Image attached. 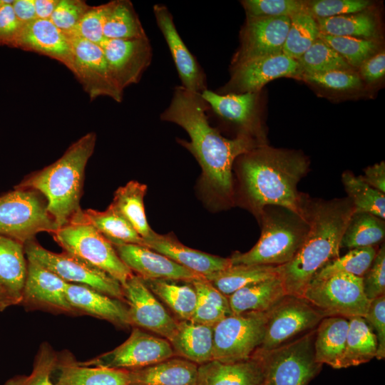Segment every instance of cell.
<instances>
[{
	"label": "cell",
	"instance_id": "cell-50",
	"mask_svg": "<svg viewBox=\"0 0 385 385\" xmlns=\"http://www.w3.org/2000/svg\"><path fill=\"white\" fill-rule=\"evenodd\" d=\"M369 4L366 0H316L305 3L307 11L314 19L361 12Z\"/></svg>",
	"mask_w": 385,
	"mask_h": 385
},
{
	"label": "cell",
	"instance_id": "cell-59",
	"mask_svg": "<svg viewBox=\"0 0 385 385\" xmlns=\"http://www.w3.org/2000/svg\"><path fill=\"white\" fill-rule=\"evenodd\" d=\"M12 7L16 16L23 24L37 19L34 0H14Z\"/></svg>",
	"mask_w": 385,
	"mask_h": 385
},
{
	"label": "cell",
	"instance_id": "cell-6",
	"mask_svg": "<svg viewBox=\"0 0 385 385\" xmlns=\"http://www.w3.org/2000/svg\"><path fill=\"white\" fill-rule=\"evenodd\" d=\"M58 230L46 198L38 191L15 188L0 197V235L24 245L39 232L54 234Z\"/></svg>",
	"mask_w": 385,
	"mask_h": 385
},
{
	"label": "cell",
	"instance_id": "cell-23",
	"mask_svg": "<svg viewBox=\"0 0 385 385\" xmlns=\"http://www.w3.org/2000/svg\"><path fill=\"white\" fill-rule=\"evenodd\" d=\"M11 47L46 55L73 71L70 39L50 19H36L24 24Z\"/></svg>",
	"mask_w": 385,
	"mask_h": 385
},
{
	"label": "cell",
	"instance_id": "cell-60",
	"mask_svg": "<svg viewBox=\"0 0 385 385\" xmlns=\"http://www.w3.org/2000/svg\"><path fill=\"white\" fill-rule=\"evenodd\" d=\"M59 0H34L37 19H50Z\"/></svg>",
	"mask_w": 385,
	"mask_h": 385
},
{
	"label": "cell",
	"instance_id": "cell-28",
	"mask_svg": "<svg viewBox=\"0 0 385 385\" xmlns=\"http://www.w3.org/2000/svg\"><path fill=\"white\" fill-rule=\"evenodd\" d=\"M198 366L175 356L143 368L128 370L130 385H197Z\"/></svg>",
	"mask_w": 385,
	"mask_h": 385
},
{
	"label": "cell",
	"instance_id": "cell-2",
	"mask_svg": "<svg viewBox=\"0 0 385 385\" xmlns=\"http://www.w3.org/2000/svg\"><path fill=\"white\" fill-rule=\"evenodd\" d=\"M237 160L242 196L257 216L265 207L273 205L306 217L304 197L297 191L299 181L308 170L304 157L262 145Z\"/></svg>",
	"mask_w": 385,
	"mask_h": 385
},
{
	"label": "cell",
	"instance_id": "cell-3",
	"mask_svg": "<svg viewBox=\"0 0 385 385\" xmlns=\"http://www.w3.org/2000/svg\"><path fill=\"white\" fill-rule=\"evenodd\" d=\"M304 206L309 226L307 235L294 257L276 266L286 294L300 297L317 272L339 257L340 242L354 212L348 197L316 201L304 197Z\"/></svg>",
	"mask_w": 385,
	"mask_h": 385
},
{
	"label": "cell",
	"instance_id": "cell-34",
	"mask_svg": "<svg viewBox=\"0 0 385 385\" xmlns=\"http://www.w3.org/2000/svg\"><path fill=\"white\" fill-rule=\"evenodd\" d=\"M146 191V185L131 180L117 189L111 203L143 240L155 234L145 216L143 199Z\"/></svg>",
	"mask_w": 385,
	"mask_h": 385
},
{
	"label": "cell",
	"instance_id": "cell-36",
	"mask_svg": "<svg viewBox=\"0 0 385 385\" xmlns=\"http://www.w3.org/2000/svg\"><path fill=\"white\" fill-rule=\"evenodd\" d=\"M150 290L176 316L177 320H190L197 304V293L191 284L174 280H143Z\"/></svg>",
	"mask_w": 385,
	"mask_h": 385
},
{
	"label": "cell",
	"instance_id": "cell-41",
	"mask_svg": "<svg viewBox=\"0 0 385 385\" xmlns=\"http://www.w3.org/2000/svg\"><path fill=\"white\" fill-rule=\"evenodd\" d=\"M319 33L316 19L306 9L292 15L282 53L298 60L319 38Z\"/></svg>",
	"mask_w": 385,
	"mask_h": 385
},
{
	"label": "cell",
	"instance_id": "cell-26",
	"mask_svg": "<svg viewBox=\"0 0 385 385\" xmlns=\"http://www.w3.org/2000/svg\"><path fill=\"white\" fill-rule=\"evenodd\" d=\"M66 293L70 305L77 314H88L104 319L122 329L130 327L125 302L90 287L73 283L68 282Z\"/></svg>",
	"mask_w": 385,
	"mask_h": 385
},
{
	"label": "cell",
	"instance_id": "cell-42",
	"mask_svg": "<svg viewBox=\"0 0 385 385\" xmlns=\"http://www.w3.org/2000/svg\"><path fill=\"white\" fill-rule=\"evenodd\" d=\"M342 183L355 212H364L385 218V195L349 171L342 175Z\"/></svg>",
	"mask_w": 385,
	"mask_h": 385
},
{
	"label": "cell",
	"instance_id": "cell-19",
	"mask_svg": "<svg viewBox=\"0 0 385 385\" xmlns=\"http://www.w3.org/2000/svg\"><path fill=\"white\" fill-rule=\"evenodd\" d=\"M67 284L38 263L27 260V274L21 304L31 310L77 314L66 297Z\"/></svg>",
	"mask_w": 385,
	"mask_h": 385
},
{
	"label": "cell",
	"instance_id": "cell-57",
	"mask_svg": "<svg viewBox=\"0 0 385 385\" xmlns=\"http://www.w3.org/2000/svg\"><path fill=\"white\" fill-rule=\"evenodd\" d=\"M360 67L362 77L369 83L376 81L385 73V53L382 51L364 61Z\"/></svg>",
	"mask_w": 385,
	"mask_h": 385
},
{
	"label": "cell",
	"instance_id": "cell-7",
	"mask_svg": "<svg viewBox=\"0 0 385 385\" xmlns=\"http://www.w3.org/2000/svg\"><path fill=\"white\" fill-rule=\"evenodd\" d=\"M315 329L275 349L257 352L262 358L270 385H307L322 364L314 354Z\"/></svg>",
	"mask_w": 385,
	"mask_h": 385
},
{
	"label": "cell",
	"instance_id": "cell-14",
	"mask_svg": "<svg viewBox=\"0 0 385 385\" xmlns=\"http://www.w3.org/2000/svg\"><path fill=\"white\" fill-rule=\"evenodd\" d=\"M130 326L149 331L168 341L178 320L173 317L144 281L133 274L123 285Z\"/></svg>",
	"mask_w": 385,
	"mask_h": 385
},
{
	"label": "cell",
	"instance_id": "cell-51",
	"mask_svg": "<svg viewBox=\"0 0 385 385\" xmlns=\"http://www.w3.org/2000/svg\"><path fill=\"white\" fill-rule=\"evenodd\" d=\"M91 8L81 0H59L50 20L67 36Z\"/></svg>",
	"mask_w": 385,
	"mask_h": 385
},
{
	"label": "cell",
	"instance_id": "cell-62",
	"mask_svg": "<svg viewBox=\"0 0 385 385\" xmlns=\"http://www.w3.org/2000/svg\"><path fill=\"white\" fill-rule=\"evenodd\" d=\"M262 385H270L267 380Z\"/></svg>",
	"mask_w": 385,
	"mask_h": 385
},
{
	"label": "cell",
	"instance_id": "cell-29",
	"mask_svg": "<svg viewBox=\"0 0 385 385\" xmlns=\"http://www.w3.org/2000/svg\"><path fill=\"white\" fill-rule=\"evenodd\" d=\"M175 356L197 365L213 359V327L191 320H178L169 340Z\"/></svg>",
	"mask_w": 385,
	"mask_h": 385
},
{
	"label": "cell",
	"instance_id": "cell-17",
	"mask_svg": "<svg viewBox=\"0 0 385 385\" xmlns=\"http://www.w3.org/2000/svg\"><path fill=\"white\" fill-rule=\"evenodd\" d=\"M289 26V16H247L232 67L253 58L282 53Z\"/></svg>",
	"mask_w": 385,
	"mask_h": 385
},
{
	"label": "cell",
	"instance_id": "cell-31",
	"mask_svg": "<svg viewBox=\"0 0 385 385\" xmlns=\"http://www.w3.org/2000/svg\"><path fill=\"white\" fill-rule=\"evenodd\" d=\"M24 245L0 235V286L14 302L19 304L27 274Z\"/></svg>",
	"mask_w": 385,
	"mask_h": 385
},
{
	"label": "cell",
	"instance_id": "cell-9",
	"mask_svg": "<svg viewBox=\"0 0 385 385\" xmlns=\"http://www.w3.org/2000/svg\"><path fill=\"white\" fill-rule=\"evenodd\" d=\"M302 298L324 317H364L370 301L364 294L361 277L339 273L312 278Z\"/></svg>",
	"mask_w": 385,
	"mask_h": 385
},
{
	"label": "cell",
	"instance_id": "cell-4",
	"mask_svg": "<svg viewBox=\"0 0 385 385\" xmlns=\"http://www.w3.org/2000/svg\"><path fill=\"white\" fill-rule=\"evenodd\" d=\"M96 140V133L86 134L56 162L29 175L15 187L40 192L46 198L48 210L58 229L82 211L80 199L85 168L94 151Z\"/></svg>",
	"mask_w": 385,
	"mask_h": 385
},
{
	"label": "cell",
	"instance_id": "cell-20",
	"mask_svg": "<svg viewBox=\"0 0 385 385\" xmlns=\"http://www.w3.org/2000/svg\"><path fill=\"white\" fill-rule=\"evenodd\" d=\"M113 246L124 264L143 280L168 279L191 282L205 277L147 247L135 244Z\"/></svg>",
	"mask_w": 385,
	"mask_h": 385
},
{
	"label": "cell",
	"instance_id": "cell-43",
	"mask_svg": "<svg viewBox=\"0 0 385 385\" xmlns=\"http://www.w3.org/2000/svg\"><path fill=\"white\" fill-rule=\"evenodd\" d=\"M376 252L377 250L374 246L351 249L342 257H338L325 265L313 278H325L339 273L362 277Z\"/></svg>",
	"mask_w": 385,
	"mask_h": 385
},
{
	"label": "cell",
	"instance_id": "cell-63",
	"mask_svg": "<svg viewBox=\"0 0 385 385\" xmlns=\"http://www.w3.org/2000/svg\"><path fill=\"white\" fill-rule=\"evenodd\" d=\"M2 4H3L2 1H1V0H0V8L1 7Z\"/></svg>",
	"mask_w": 385,
	"mask_h": 385
},
{
	"label": "cell",
	"instance_id": "cell-52",
	"mask_svg": "<svg viewBox=\"0 0 385 385\" xmlns=\"http://www.w3.org/2000/svg\"><path fill=\"white\" fill-rule=\"evenodd\" d=\"M363 290L371 301L385 294V247L377 250L370 267L361 277Z\"/></svg>",
	"mask_w": 385,
	"mask_h": 385
},
{
	"label": "cell",
	"instance_id": "cell-47",
	"mask_svg": "<svg viewBox=\"0 0 385 385\" xmlns=\"http://www.w3.org/2000/svg\"><path fill=\"white\" fill-rule=\"evenodd\" d=\"M247 16H289L306 9L305 3L297 0H244L241 1Z\"/></svg>",
	"mask_w": 385,
	"mask_h": 385
},
{
	"label": "cell",
	"instance_id": "cell-58",
	"mask_svg": "<svg viewBox=\"0 0 385 385\" xmlns=\"http://www.w3.org/2000/svg\"><path fill=\"white\" fill-rule=\"evenodd\" d=\"M361 179L371 188L385 192V163L384 161L369 166L364 170Z\"/></svg>",
	"mask_w": 385,
	"mask_h": 385
},
{
	"label": "cell",
	"instance_id": "cell-46",
	"mask_svg": "<svg viewBox=\"0 0 385 385\" xmlns=\"http://www.w3.org/2000/svg\"><path fill=\"white\" fill-rule=\"evenodd\" d=\"M57 354L47 343H43L36 354L31 373L16 376L4 385H53L52 374L56 366Z\"/></svg>",
	"mask_w": 385,
	"mask_h": 385
},
{
	"label": "cell",
	"instance_id": "cell-22",
	"mask_svg": "<svg viewBox=\"0 0 385 385\" xmlns=\"http://www.w3.org/2000/svg\"><path fill=\"white\" fill-rule=\"evenodd\" d=\"M201 96L210 111L238 127V135H250L263 141L257 116L258 92L222 95L207 89Z\"/></svg>",
	"mask_w": 385,
	"mask_h": 385
},
{
	"label": "cell",
	"instance_id": "cell-16",
	"mask_svg": "<svg viewBox=\"0 0 385 385\" xmlns=\"http://www.w3.org/2000/svg\"><path fill=\"white\" fill-rule=\"evenodd\" d=\"M301 74L297 60L283 53L259 57L232 67L230 81L216 93L225 95L259 92L272 80L299 77Z\"/></svg>",
	"mask_w": 385,
	"mask_h": 385
},
{
	"label": "cell",
	"instance_id": "cell-13",
	"mask_svg": "<svg viewBox=\"0 0 385 385\" xmlns=\"http://www.w3.org/2000/svg\"><path fill=\"white\" fill-rule=\"evenodd\" d=\"M170 342L138 327H133L129 337L114 349L83 361L89 366L134 370L175 356Z\"/></svg>",
	"mask_w": 385,
	"mask_h": 385
},
{
	"label": "cell",
	"instance_id": "cell-5",
	"mask_svg": "<svg viewBox=\"0 0 385 385\" xmlns=\"http://www.w3.org/2000/svg\"><path fill=\"white\" fill-rule=\"evenodd\" d=\"M262 232L255 245L246 252H235L231 265L280 266L289 262L302 246L309 230L306 217L279 206H267L259 215Z\"/></svg>",
	"mask_w": 385,
	"mask_h": 385
},
{
	"label": "cell",
	"instance_id": "cell-1",
	"mask_svg": "<svg viewBox=\"0 0 385 385\" xmlns=\"http://www.w3.org/2000/svg\"><path fill=\"white\" fill-rule=\"evenodd\" d=\"M209 111L201 93L178 86L169 106L160 114V119L178 125L188 133L190 141L179 139L178 142L200 164L203 191L209 200L227 203L233 197L234 162L240 155L265 144L247 135H237L232 139L223 137L210 124Z\"/></svg>",
	"mask_w": 385,
	"mask_h": 385
},
{
	"label": "cell",
	"instance_id": "cell-18",
	"mask_svg": "<svg viewBox=\"0 0 385 385\" xmlns=\"http://www.w3.org/2000/svg\"><path fill=\"white\" fill-rule=\"evenodd\" d=\"M101 47L113 80L123 91L140 81L153 59V48L148 36L107 39Z\"/></svg>",
	"mask_w": 385,
	"mask_h": 385
},
{
	"label": "cell",
	"instance_id": "cell-24",
	"mask_svg": "<svg viewBox=\"0 0 385 385\" xmlns=\"http://www.w3.org/2000/svg\"><path fill=\"white\" fill-rule=\"evenodd\" d=\"M265 381L264 363L257 352L244 360L213 359L198 366L197 385H262Z\"/></svg>",
	"mask_w": 385,
	"mask_h": 385
},
{
	"label": "cell",
	"instance_id": "cell-12",
	"mask_svg": "<svg viewBox=\"0 0 385 385\" xmlns=\"http://www.w3.org/2000/svg\"><path fill=\"white\" fill-rule=\"evenodd\" d=\"M324 314L302 297L286 294L268 311L260 351L287 344L317 328Z\"/></svg>",
	"mask_w": 385,
	"mask_h": 385
},
{
	"label": "cell",
	"instance_id": "cell-54",
	"mask_svg": "<svg viewBox=\"0 0 385 385\" xmlns=\"http://www.w3.org/2000/svg\"><path fill=\"white\" fill-rule=\"evenodd\" d=\"M23 26L16 16L12 4H3L0 8V46L11 47Z\"/></svg>",
	"mask_w": 385,
	"mask_h": 385
},
{
	"label": "cell",
	"instance_id": "cell-27",
	"mask_svg": "<svg viewBox=\"0 0 385 385\" xmlns=\"http://www.w3.org/2000/svg\"><path fill=\"white\" fill-rule=\"evenodd\" d=\"M53 374V385H130L128 370L86 365L68 351L57 354Z\"/></svg>",
	"mask_w": 385,
	"mask_h": 385
},
{
	"label": "cell",
	"instance_id": "cell-39",
	"mask_svg": "<svg viewBox=\"0 0 385 385\" xmlns=\"http://www.w3.org/2000/svg\"><path fill=\"white\" fill-rule=\"evenodd\" d=\"M384 235V220L371 213L354 211L344 231L340 248L374 246L381 242Z\"/></svg>",
	"mask_w": 385,
	"mask_h": 385
},
{
	"label": "cell",
	"instance_id": "cell-15",
	"mask_svg": "<svg viewBox=\"0 0 385 385\" xmlns=\"http://www.w3.org/2000/svg\"><path fill=\"white\" fill-rule=\"evenodd\" d=\"M68 38L73 58L72 72L90 98L108 96L121 102L123 91L113 80L102 48L83 38Z\"/></svg>",
	"mask_w": 385,
	"mask_h": 385
},
{
	"label": "cell",
	"instance_id": "cell-53",
	"mask_svg": "<svg viewBox=\"0 0 385 385\" xmlns=\"http://www.w3.org/2000/svg\"><path fill=\"white\" fill-rule=\"evenodd\" d=\"M374 333L377 341L376 358H385V294L370 301L364 317Z\"/></svg>",
	"mask_w": 385,
	"mask_h": 385
},
{
	"label": "cell",
	"instance_id": "cell-45",
	"mask_svg": "<svg viewBox=\"0 0 385 385\" xmlns=\"http://www.w3.org/2000/svg\"><path fill=\"white\" fill-rule=\"evenodd\" d=\"M319 38L330 46L350 66L354 67H359L377 49L373 39L337 36L322 33H319Z\"/></svg>",
	"mask_w": 385,
	"mask_h": 385
},
{
	"label": "cell",
	"instance_id": "cell-38",
	"mask_svg": "<svg viewBox=\"0 0 385 385\" xmlns=\"http://www.w3.org/2000/svg\"><path fill=\"white\" fill-rule=\"evenodd\" d=\"M108 3L103 26L107 39H129L147 36L132 3L128 0H115Z\"/></svg>",
	"mask_w": 385,
	"mask_h": 385
},
{
	"label": "cell",
	"instance_id": "cell-35",
	"mask_svg": "<svg viewBox=\"0 0 385 385\" xmlns=\"http://www.w3.org/2000/svg\"><path fill=\"white\" fill-rule=\"evenodd\" d=\"M276 266L237 265L205 277L226 296L247 285L277 277Z\"/></svg>",
	"mask_w": 385,
	"mask_h": 385
},
{
	"label": "cell",
	"instance_id": "cell-11",
	"mask_svg": "<svg viewBox=\"0 0 385 385\" xmlns=\"http://www.w3.org/2000/svg\"><path fill=\"white\" fill-rule=\"evenodd\" d=\"M24 252L27 260L38 263L66 282L90 287L125 302L123 287L118 281L72 254L53 252L35 240L24 244Z\"/></svg>",
	"mask_w": 385,
	"mask_h": 385
},
{
	"label": "cell",
	"instance_id": "cell-8",
	"mask_svg": "<svg viewBox=\"0 0 385 385\" xmlns=\"http://www.w3.org/2000/svg\"><path fill=\"white\" fill-rule=\"evenodd\" d=\"M53 235L64 252L105 272L121 285L133 274L120 260L111 242L90 224L70 222Z\"/></svg>",
	"mask_w": 385,
	"mask_h": 385
},
{
	"label": "cell",
	"instance_id": "cell-33",
	"mask_svg": "<svg viewBox=\"0 0 385 385\" xmlns=\"http://www.w3.org/2000/svg\"><path fill=\"white\" fill-rule=\"evenodd\" d=\"M286 295L279 277L244 287L228 296L232 314L267 312Z\"/></svg>",
	"mask_w": 385,
	"mask_h": 385
},
{
	"label": "cell",
	"instance_id": "cell-10",
	"mask_svg": "<svg viewBox=\"0 0 385 385\" xmlns=\"http://www.w3.org/2000/svg\"><path fill=\"white\" fill-rule=\"evenodd\" d=\"M267 317L268 311L232 314L215 324L213 359L234 362L251 357L262 344Z\"/></svg>",
	"mask_w": 385,
	"mask_h": 385
},
{
	"label": "cell",
	"instance_id": "cell-61",
	"mask_svg": "<svg viewBox=\"0 0 385 385\" xmlns=\"http://www.w3.org/2000/svg\"><path fill=\"white\" fill-rule=\"evenodd\" d=\"M12 305H15L14 302L6 291L0 286V312L5 310Z\"/></svg>",
	"mask_w": 385,
	"mask_h": 385
},
{
	"label": "cell",
	"instance_id": "cell-32",
	"mask_svg": "<svg viewBox=\"0 0 385 385\" xmlns=\"http://www.w3.org/2000/svg\"><path fill=\"white\" fill-rule=\"evenodd\" d=\"M73 222L91 225L113 245L135 244L144 246L143 239L111 204L104 211L82 210L70 222Z\"/></svg>",
	"mask_w": 385,
	"mask_h": 385
},
{
	"label": "cell",
	"instance_id": "cell-21",
	"mask_svg": "<svg viewBox=\"0 0 385 385\" xmlns=\"http://www.w3.org/2000/svg\"><path fill=\"white\" fill-rule=\"evenodd\" d=\"M153 14L171 53L182 86L198 93L207 89L206 75L179 35L173 17L166 6H153Z\"/></svg>",
	"mask_w": 385,
	"mask_h": 385
},
{
	"label": "cell",
	"instance_id": "cell-37",
	"mask_svg": "<svg viewBox=\"0 0 385 385\" xmlns=\"http://www.w3.org/2000/svg\"><path fill=\"white\" fill-rule=\"evenodd\" d=\"M342 368L355 366L376 358L377 341L369 324L361 317L349 318Z\"/></svg>",
	"mask_w": 385,
	"mask_h": 385
},
{
	"label": "cell",
	"instance_id": "cell-44",
	"mask_svg": "<svg viewBox=\"0 0 385 385\" xmlns=\"http://www.w3.org/2000/svg\"><path fill=\"white\" fill-rule=\"evenodd\" d=\"M302 73L350 70L351 66L330 46L318 38L297 60Z\"/></svg>",
	"mask_w": 385,
	"mask_h": 385
},
{
	"label": "cell",
	"instance_id": "cell-49",
	"mask_svg": "<svg viewBox=\"0 0 385 385\" xmlns=\"http://www.w3.org/2000/svg\"><path fill=\"white\" fill-rule=\"evenodd\" d=\"M304 81L325 88L345 91L361 86L359 76L350 70H334L323 73H304L299 76Z\"/></svg>",
	"mask_w": 385,
	"mask_h": 385
},
{
	"label": "cell",
	"instance_id": "cell-55",
	"mask_svg": "<svg viewBox=\"0 0 385 385\" xmlns=\"http://www.w3.org/2000/svg\"><path fill=\"white\" fill-rule=\"evenodd\" d=\"M197 296L222 309L227 315L232 314L228 297L214 287L205 277L192 281Z\"/></svg>",
	"mask_w": 385,
	"mask_h": 385
},
{
	"label": "cell",
	"instance_id": "cell-25",
	"mask_svg": "<svg viewBox=\"0 0 385 385\" xmlns=\"http://www.w3.org/2000/svg\"><path fill=\"white\" fill-rule=\"evenodd\" d=\"M144 246L204 277L231 266L229 257H221L188 247L172 234L159 235L155 232L144 240Z\"/></svg>",
	"mask_w": 385,
	"mask_h": 385
},
{
	"label": "cell",
	"instance_id": "cell-56",
	"mask_svg": "<svg viewBox=\"0 0 385 385\" xmlns=\"http://www.w3.org/2000/svg\"><path fill=\"white\" fill-rule=\"evenodd\" d=\"M227 316L229 315L220 308L197 297L196 307L190 320L213 327Z\"/></svg>",
	"mask_w": 385,
	"mask_h": 385
},
{
	"label": "cell",
	"instance_id": "cell-40",
	"mask_svg": "<svg viewBox=\"0 0 385 385\" xmlns=\"http://www.w3.org/2000/svg\"><path fill=\"white\" fill-rule=\"evenodd\" d=\"M315 19L319 32L324 34L366 39H372L376 34L375 20L364 12Z\"/></svg>",
	"mask_w": 385,
	"mask_h": 385
},
{
	"label": "cell",
	"instance_id": "cell-30",
	"mask_svg": "<svg viewBox=\"0 0 385 385\" xmlns=\"http://www.w3.org/2000/svg\"><path fill=\"white\" fill-rule=\"evenodd\" d=\"M349 319L343 317H325L315 330L314 354L317 362L334 369L342 368Z\"/></svg>",
	"mask_w": 385,
	"mask_h": 385
},
{
	"label": "cell",
	"instance_id": "cell-48",
	"mask_svg": "<svg viewBox=\"0 0 385 385\" xmlns=\"http://www.w3.org/2000/svg\"><path fill=\"white\" fill-rule=\"evenodd\" d=\"M108 9V3L91 6L68 37L83 38L101 46L106 40L103 36V26Z\"/></svg>",
	"mask_w": 385,
	"mask_h": 385
}]
</instances>
